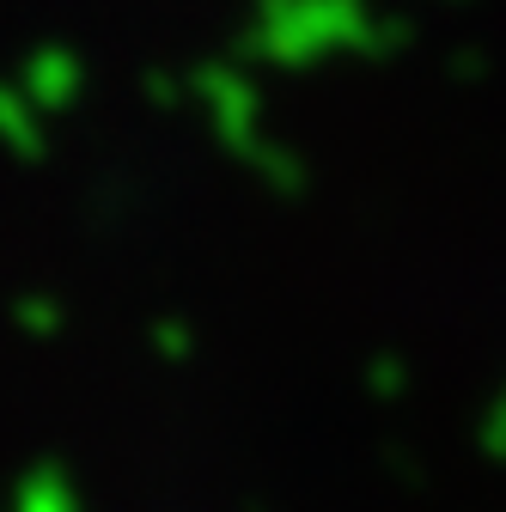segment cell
Returning a JSON list of instances; mask_svg holds the SVG:
<instances>
[{
	"mask_svg": "<svg viewBox=\"0 0 506 512\" xmlns=\"http://www.w3.org/2000/svg\"><path fill=\"white\" fill-rule=\"evenodd\" d=\"M409 43V19L372 7V0H257L244 19V61L275 74H311L324 61L391 55Z\"/></svg>",
	"mask_w": 506,
	"mask_h": 512,
	"instance_id": "6da1fadb",
	"label": "cell"
},
{
	"mask_svg": "<svg viewBox=\"0 0 506 512\" xmlns=\"http://www.w3.org/2000/svg\"><path fill=\"white\" fill-rule=\"evenodd\" d=\"M202 98H208V110H214L220 141H226L250 171H257L269 189L299 196V189H305V159L263 128V92L250 86V74H244V68H208V74H202Z\"/></svg>",
	"mask_w": 506,
	"mask_h": 512,
	"instance_id": "7a4b0ae2",
	"label": "cell"
},
{
	"mask_svg": "<svg viewBox=\"0 0 506 512\" xmlns=\"http://www.w3.org/2000/svg\"><path fill=\"white\" fill-rule=\"evenodd\" d=\"M476 445H482V458L488 464H506V378H500V391L482 403L476 415Z\"/></svg>",
	"mask_w": 506,
	"mask_h": 512,
	"instance_id": "3957f363",
	"label": "cell"
},
{
	"mask_svg": "<svg viewBox=\"0 0 506 512\" xmlns=\"http://www.w3.org/2000/svg\"><path fill=\"white\" fill-rule=\"evenodd\" d=\"M366 391L378 397V403H397L403 391H409V360H397V354H378V360H366Z\"/></svg>",
	"mask_w": 506,
	"mask_h": 512,
	"instance_id": "277c9868",
	"label": "cell"
}]
</instances>
